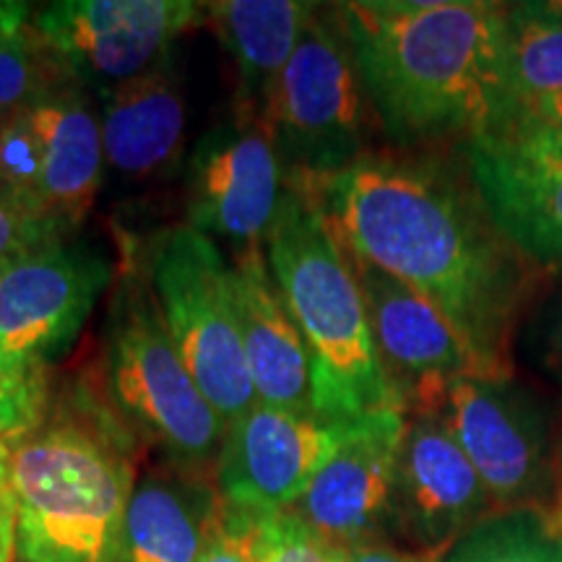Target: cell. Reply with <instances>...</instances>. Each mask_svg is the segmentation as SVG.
Here are the masks:
<instances>
[{
	"instance_id": "7",
	"label": "cell",
	"mask_w": 562,
	"mask_h": 562,
	"mask_svg": "<svg viewBox=\"0 0 562 562\" xmlns=\"http://www.w3.org/2000/svg\"><path fill=\"white\" fill-rule=\"evenodd\" d=\"M146 279L195 385L229 427L258 404L243 349L232 261L209 235L180 224L151 243Z\"/></svg>"
},
{
	"instance_id": "36",
	"label": "cell",
	"mask_w": 562,
	"mask_h": 562,
	"mask_svg": "<svg viewBox=\"0 0 562 562\" xmlns=\"http://www.w3.org/2000/svg\"><path fill=\"white\" fill-rule=\"evenodd\" d=\"M552 516L558 521V529L562 533V453H560V469H558V490H554V501H552Z\"/></svg>"
},
{
	"instance_id": "22",
	"label": "cell",
	"mask_w": 562,
	"mask_h": 562,
	"mask_svg": "<svg viewBox=\"0 0 562 562\" xmlns=\"http://www.w3.org/2000/svg\"><path fill=\"white\" fill-rule=\"evenodd\" d=\"M508 125L562 94V24L533 3L508 5Z\"/></svg>"
},
{
	"instance_id": "11",
	"label": "cell",
	"mask_w": 562,
	"mask_h": 562,
	"mask_svg": "<svg viewBox=\"0 0 562 562\" xmlns=\"http://www.w3.org/2000/svg\"><path fill=\"white\" fill-rule=\"evenodd\" d=\"M188 227L240 252L266 248L290 182L263 123L232 121L195 138L182 165Z\"/></svg>"
},
{
	"instance_id": "8",
	"label": "cell",
	"mask_w": 562,
	"mask_h": 562,
	"mask_svg": "<svg viewBox=\"0 0 562 562\" xmlns=\"http://www.w3.org/2000/svg\"><path fill=\"white\" fill-rule=\"evenodd\" d=\"M414 414H432L453 435L482 476L495 508H552L560 456L550 422L529 389L513 375H456Z\"/></svg>"
},
{
	"instance_id": "4",
	"label": "cell",
	"mask_w": 562,
	"mask_h": 562,
	"mask_svg": "<svg viewBox=\"0 0 562 562\" xmlns=\"http://www.w3.org/2000/svg\"><path fill=\"white\" fill-rule=\"evenodd\" d=\"M266 261L311 355L313 412L336 422L406 414L378 357L347 252L300 188L290 186L281 201Z\"/></svg>"
},
{
	"instance_id": "30",
	"label": "cell",
	"mask_w": 562,
	"mask_h": 562,
	"mask_svg": "<svg viewBox=\"0 0 562 562\" xmlns=\"http://www.w3.org/2000/svg\"><path fill=\"white\" fill-rule=\"evenodd\" d=\"M524 344L533 368L542 370L562 389V290L537 305L526 326Z\"/></svg>"
},
{
	"instance_id": "12",
	"label": "cell",
	"mask_w": 562,
	"mask_h": 562,
	"mask_svg": "<svg viewBox=\"0 0 562 562\" xmlns=\"http://www.w3.org/2000/svg\"><path fill=\"white\" fill-rule=\"evenodd\" d=\"M360 422L258 402L224 435L214 467L222 503L258 518L292 510Z\"/></svg>"
},
{
	"instance_id": "3",
	"label": "cell",
	"mask_w": 562,
	"mask_h": 562,
	"mask_svg": "<svg viewBox=\"0 0 562 562\" xmlns=\"http://www.w3.org/2000/svg\"><path fill=\"white\" fill-rule=\"evenodd\" d=\"M133 435L115 414L70 406L11 446L16 562H110L136 487Z\"/></svg>"
},
{
	"instance_id": "32",
	"label": "cell",
	"mask_w": 562,
	"mask_h": 562,
	"mask_svg": "<svg viewBox=\"0 0 562 562\" xmlns=\"http://www.w3.org/2000/svg\"><path fill=\"white\" fill-rule=\"evenodd\" d=\"M0 562H16V526L9 487L0 490Z\"/></svg>"
},
{
	"instance_id": "13",
	"label": "cell",
	"mask_w": 562,
	"mask_h": 562,
	"mask_svg": "<svg viewBox=\"0 0 562 562\" xmlns=\"http://www.w3.org/2000/svg\"><path fill=\"white\" fill-rule=\"evenodd\" d=\"M112 266L100 245L55 237L0 271V341L53 360L79 339L108 290Z\"/></svg>"
},
{
	"instance_id": "27",
	"label": "cell",
	"mask_w": 562,
	"mask_h": 562,
	"mask_svg": "<svg viewBox=\"0 0 562 562\" xmlns=\"http://www.w3.org/2000/svg\"><path fill=\"white\" fill-rule=\"evenodd\" d=\"M0 182L42 203V146L34 133L30 108L11 112L0 121Z\"/></svg>"
},
{
	"instance_id": "23",
	"label": "cell",
	"mask_w": 562,
	"mask_h": 562,
	"mask_svg": "<svg viewBox=\"0 0 562 562\" xmlns=\"http://www.w3.org/2000/svg\"><path fill=\"white\" fill-rule=\"evenodd\" d=\"M438 562H562V533L552 508H501L448 547Z\"/></svg>"
},
{
	"instance_id": "25",
	"label": "cell",
	"mask_w": 562,
	"mask_h": 562,
	"mask_svg": "<svg viewBox=\"0 0 562 562\" xmlns=\"http://www.w3.org/2000/svg\"><path fill=\"white\" fill-rule=\"evenodd\" d=\"M50 414L47 362L19 355L0 341V435L16 442L32 435Z\"/></svg>"
},
{
	"instance_id": "2",
	"label": "cell",
	"mask_w": 562,
	"mask_h": 562,
	"mask_svg": "<svg viewBox=\"0 0 562 562\" xmlns=\"http://www.w3.org/2000/svg\"><path fill=\"white\" fill-rule=\"evenodd\" d=\"M378 128L393 144H467L508 125V5L334 3Z\"/></svg>"
},
{
	"instance_id": "26",
	"label": "cell",
	"mask_w": 562,
	"mask_h": 562,
	"mask_svg": "<svg viewBox=\"0 0 562 562\" xmlns=\"http://www.w3.org/2000/svg\"><path fill=\"white\" fill-rule=\"evenodd\" d=\"M70 232L42 206L0 182V271L37 245Z\"/></svg>"
},
{
	"instance_id": "10",
	"label": "cell",
	"mask_w": 562,
	"mask_h": 562,
	"mask_svg": "<svg viewBox=\"0 0 562 562\" xmlns=\"http://www.w3.org/2000/svg\"><path fill=\"white\" fill-rule=\"evenodd\" d=\"M459 149L503 235L547 277L562 279V131L513 123Z\"/></svg>"
},
{
	"instance_id": "33",
	"label": "cell",
	"mask_w": 562,
	"mask_h": 562,
	"mask_svg": "<svg viewBox=\"0 0 562 562\" xmlns=\"http://www.w3.org/2000/svg\"><path fill=\"white\" fill-rule=\"evenodd\" d=\"M516 123H539V125H550V128L562 131V94L552 97V100L539 104V108H533L529 115H524L521 121Z\"/></svg>"
},
{
	"instance_id": "19",
	"label": "cell",
	"mask_w": 562,
	"mask_h": 562,
	"mask_svg": "<svg viewBox=\"0 0 562 562\" xmlns=\"http://www.w3.org/2000/svg\"><path fill=\"white\" fill-rule=\"evenodd\" d=\"M220 513L214 474L161 461L136 480L110 562H199Z\"/></svg>"
},
{
	"instance_id": "17",
	"label": "cell",
	"mask_w": 562,
	"mask_h": 562,
	"mask_svg": "<svg viewBox=\"0 0 562 562\" xmlns=\"http://www.w3.org/2000/svg\"><path fill=\"white\" fill-rule=\"evenodd\" d=\"M104 165L125 186H154L186 165L188 97L178 55L100 94Z\"/></svg>"
},
{
	"instance_id": "9",
	"label": "cell",
	"mask_w": 562,
	"mask_h": 562,
	"mask_svg": "<svg viewBox=\"0 0 562 562\" xmlns=\"http://www.w3.org/2000/svg\"><path fill=\"white\" fill-rule=\"evenodd\" d=\"M201 21L206 5L193 0H58L34 11L63 83L94 94L149 70Z\"/></svg>"
},
{
	"instance_id": "20",
	"label": "cell",
	"mask_w": 562,
	"mask_h": 562,
	"mask_svg": "<svg viewBox=\"0 0 562 562\" xmlns=\"http://www.w3.org/2000/svg\"><path fill=\"white\" fill-rule=\"evenodd\" d=\"M315 3L297 0H222L206 21L235 68V121L263 123L277 83Z\"/></svg>"
},
{
	"instance_id": "15",
	"label": "cell",
	"mask_w": 562,
	"mask_h": 562,
	"mask_svg": "<svg viewBox=\"0 0 562 562\" xmlns=\"http://www.w3.org/2000/svg\"><path fill=\"white\" fill-rule=\"evenodd\" d=\"M495 508L482 476L432 414H406L396 474V542L442 554Z\"/></svg>"
},
{
	"instance_id": "18",
	"label": "cell",
	"mask_w": 562,
	"mask_h": 562,
	"mask_svg": "<svg viewBox=\"0 0 562 562\" xmlns=\"http://www.w3.org/2000/svg\"><path fill=\"white\" fill-rule=\"evenodd\" d=\"M232 284L245 360L258 402L290 412H313L311 355L297 323L286 311L266 261V248L235 256Z\"/></svg>"
},
{
	"instance_id": "35",
	"label": "cell",
	"mask_w": 562,
	"mask_h": 562,
	"mask_svg": "<svg viewBox=\"0 0 562 562\" xmlns=\"http://www.w3.org/2000/svg\"><path fill=\"white\" fill-rule=\"evenodd\" d=\"M533 9H537L542 16L558 21V24H562V0H533Z\"/></svg>"
},
{
	"instance_id": "5",
	"label": "cell",
	"mask_w": 562,
	"mask_h": 562,
	"mask_svg": "<svg viewBox=\"0 0 562 562\" xmlns=\"http://www.w3.org/2000/svg\"><path fill=\"white\" fill-rule=\"evenodd\" d=\"M110 412L133 438L159 448L167 463L214 474L227 435L175 347L151 284L125 271L112 297L104 339Z\"/></svg>"
},
{
	"instance_id": "14",
	"label": "cell",
	"mask_w": 562,
	"mask_h": 562,
	"mask_svg": "<svg viewBox=\"0 0 562 562\" xmlns=\"http://www.w3.org/2000/svg\"><path fill=\"white\" fill-rule=\"evenodd\" d=\"M404 432V412L364 417L294 505V516L341 550L396 544V474Z\"/></svg>"
},
{
	"instance_id": "6",
	"label": "cell",
	"mask_w": 562,
	"mask_h": 562,
	"mask_svg": "<svg viewBox=\"0 0 562 562\" xmlns=\"http://www.w3.org/2000/svg\"><path fill=\"white\" fill-rule=\"evenodd\" d=\"M375 121L334 5H318L266 110L290 186H311L368 157Z\"/></svg>"
},
{
	"instance_id": "24",
	"label": "cell",
	"mask_w": 562,
	"mask_h": 562,
	"mask_svg": "<svg viewBox=\"0 0 562 562\" xmlns=\"http://www.w3.org/2000/svg\"><path fill=\"white\" fill-rule=\"evenodd\" d=\"M66 87L42 45L26 3H0V115L30 108Z\"/></svg>"
},
{
	"instance_id": "31",
	"label": "cell",
	"mask_w": 562,
	"mask_h": 562,
	"mask_svg": "<svg viewBox=\"0 0 562 562\" xmlns=\"http://www.w3.org/2000/svg\"><path fill=\"white\" fill-rule=\"evenodd\" d=\"M440 554L417 552L402 544H362L355 550H347V562H438Z\"/></svg>"
},
{
	"instance_id": "21",
	"label": "cell",
	"mask_w": 562,
	"mask_h": 562,
	"mask_svg": "<svg viewBox=\"0 0 562 562\" xmlns=\"http://www.w3.org/2000/svg\"><path fill=\"white\" fill-rule=\"evenodd\" d=\"M30 117L42 146V203L76 235L94 209L108 170L100 115L83 91L63 87L30 104Z\"/></svg>"
},
{
	"instance_id": "1",
	"label": "cell",
	"mask_w": 562,
	"mask_h": 562,
	"mask_svg": "<svg viewBox=\"0 0 562 562\" xmlns=\"http://www.w3.org/2000/svg\"><path fill=\"white\" fill-rule=\"evenodd\" d=\"M311 195L336 243L422 294L482 375H513L518 321L547 277L497 227L472 178L435 157L368 154Z\"/></svg>"
},
{
	"instance_id": "34",
	"label": "cell",
	"mask_w": 562,
	"mask_h": 562,
	"mask_svg": "<svg viewBox=\"0 0 562 562\" xmlns=\"http://www.w3.org/2000/svg\"><path fill=\"white\" fill-rule=\"evenodd\" d=\"M9 469H11V442L0 435V490L9 487Z\"/></svg>"
},
{
	"instance_id": "29",
	"label": "cell",
	"mask_w": 562,
	"mask_h": 562,
	"mask_svg": "<svg viewBox=\"0 0 562 562\" xmlns=\"http://www.w3.org/2000/svg\"><path fill=\"white\" fill-rule=\"evenodd\" d=\"M258 533H261V518L222 503V513L199 562H261Z\"/></svg>"
},
{
	"instance_id": "16",
	"label": "cell",
	"mask_w": 562,
	"mask_h": 562,
	"mask_svg": "<svg viewBox=\"0 0 562 562\" xmlns=\"http://www.w3.org/2000/svg\"><path fill=\"white\" fill-rule=\"evenodd\" d=\"M347 258L368 307L378 357L406 414L430 402L432 393L451 378L480 372L451 323L422 294L378 266Z\"/></svg>"
},
{
	"instance_id": "28",
	"label": "cell",
	"mask_w": 562,
	"mask_h": 562,
	"mask_svg": "<svg viewBox=\"0 0 562 562\" xmlns=\"http://www.w3.org/2000/svg\"><path fill=\"white\" fill-rule=\"evenodd\" d=\"M258 554L261 562H347V550L318 537L292 510L261 518Z\"/></svg>"
}]
</instances>
